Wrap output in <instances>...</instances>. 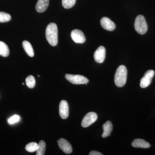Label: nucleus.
I'll return each instance as SVG.
<instances>
[{"instance_id": "obj_4", "label": "nucleus", "mask_w": 155, "mask_h": 155, "mask_svg": "<svg viewBox=\"0 0 155 155\" xmlns=\"http://www.w3.org/2000/svg\"><path fill=\"white\" fill-rule=\"evenodd\" d=\"M65 78L68 81L74 84H87L89 80L83 75L67 74Z\"/></svg>"}, {"instance_id": "obj_6", "label": "nucleus", "mask_w": 155, "mask_h": 155, "mask_svg": "<svg viewBox=\"0 0 155 155\" xmlns=\"http://www.w3.org/2000/svg\"><path fill=\"white\" fill-rule=\"evenodd\" d=\"M97 119V115L95 113L93 112H89L84 116L82 119L81 126L84 127H88L94 123Z\"/></svg>"}, {"instance_id": "obj_3", "label": "nucleus", "mask_w": 155, "mask_h": 155, "mask_svg": "<svg viewBox=\"0 0 155 155\" xmlns=\"http://www.w3.org/2000/svg\"><path fill=\"white\" fill-rule=\"evenodd\" d=\"M134 28L137 33L143 35L146 33L148 26L145 19L143 16L138 15L136 18L134 22Z\"/></svg>"}, {"instance_id": "obj_16", "label": "nucleus", "mask_w": 155, "mask_h": 155, "mask_svg": "<svg viewBox=\"0 0 155 155\" xmlns=\"http://www.w3.org/2000/svg\"><path fill=\"white\" fill-rule=\"evenodd\" d=\"M10 54V50L8 46L4 42L0 41V55L8 57Z\"/></svg>"}, {"instance_id": "obj_15", "label": "nucleus", "mask_w": 155, "mask_h": 155, "mask_svg": "<svg viewBox=\"0 0 155 155\" xmlns=\"http://www.w3.org/2000/svg\"><path fill=\"white\" fill-rule=\"evenodd\" d=\"M22 46L25 52L29 57H33L34 56V52L31 44L27 41L22 42Z\"/></svg>"}, {"instance_id": "obj_10", "label": "nucleus", "mask_w": 155, "mask_h": 155, "mask_svg": "<svg viewBox=\"0 0 155 155\" xmlns=\"http://www.w3.org/2000/svg\"><path fill=\"white\" fill-rule=\"evenodd\" d=\"M59 114L62 119H66L69 115V106L67 101H61L59 105Z\"/></svg>"}, {"instance_id": "obj_17", "label": "nucleus", "mask_w": 155, "mask_h": 155, "mask_svg": "<svg viewBox=\"0 0 155 155\" xmlns=\"http://www.w3.org/2000/svg\"><path fill=\"white\" fill-rule=\"evenodd\" d=\"M46 150V143L43 140H41L38 144L36 155H44Z\"/></svg>"}, {"instance_id": "obj_2", "label": "nucleus", "mask_w": 155, "mask_h": 155, "mask_svg": "<svg viewBox=\"0 0 155 155\" xmlns=\"http://www.w3.org/2000/svg\"><path fill=\"white\" fill-rule=\"evenodd\" d=\"M127 69L124 65L119 66L115 73L114 81L118 87H122L125 85L127 81Z\"/></svg>"}, {"instance_id": "obj_7", "label": "nucleus", "mask_w": 155, "mask_h": 155, "mask_svg": "<svg viewBox=\"0 0 155 155\" xmlns=\"http://www.w3.org/2000/svg\"><path fill=\"white\" fill-rule=\"evenodd\" d=\"M72 40L76 43H84L86 41L85 35L79 29H74L71 33Z\"/></svg>"}, {"instance_id": "obj_19", "label": "nucleus", "mask_w": 155, "mask_h": 155, "mask_svg": "<svg viewBox=\"0 0 155 155\" xmlns=\"http://www.w3.org/2000/svg\"><path fill=\"white\" fill-rule=\"evenodd\" d=\"M25 82L26 85L29 88H32L35 86V78L32 75H29L26 78Z\"/></svg>"}, {"instance_id": "obj_22", "label": "nucleus", "mask_w": 155, "mask_h": 155, "mask_svg": "<svg viewBox=\"0 0 155 155\" xmlns=\"http://www.w3.org/2000/svg\"><path fill=\"white\" fill-rule=\"evenodd\" d=\"M20 117L18 115H14L8 120V122L10 124H13L19 122Z\"/></svg>"}, {"instance_id": "obj_13", "label": "nucleus", "mask_w": 155, "mask_h": 155, "mask_svg": "<svg viewBox=\"0 0 155 155\" xmlns=\"http://www.w3.org/2000/svg\"><path fill=\"white\" fill-rule=\"evenodd\" d=\"M134 147L148 148L150 147V145L148 142L141 139H136L131 143Z\"/></svg>"}, {"instance_id": "obj_14", "label": "nucleus", "mask_w": 155, "mask_h": 155, "mask_svg": "<svg viewBox=\"0 0 155 155\" xmlns=\"http://www.w3.org/2000/svg\"><path fill=\"white\" fill-rule=\"evenodd\" d=\"M113 124L110 121H107L103 125V132L102 137L104 138L108 137L110 135L111 133L113 130Z\"/></svg>"}, {"instance_id": "obj_21", "label": "nucleus", "mask_w": 155, "mask_h": 155, "mask_svg": "<svg viewBox=\"0 0 155 155\" xmlns=\"http://www.w3.org/2000/svg\"><path fill=\"white\" fill-rule=\"evenodd\" d=\"M10 14L4 12H0V22H8L11 20Z\"/></svg>"}, {"instance_id": "obj_12", "label": "nucleus", "mask_w": 155, "mask_h": 155, "mask_svg": "<svg viewBox=\"0 0 155 155\" xmlns=\"http://www.w3.org/2000/svg\"><path fill=\"white\" fill-rule=\"evenodd\" d=\"M49 4V0H38L35 9L39 13H43L47 9Z\"/></svg>"}, {"instance_id": "obj_8", "label": "nucleus", "mask_w": 155, "mask_h": 155, "mask_svg": "<svg viewBox=\"0 0 155 155\" xmlns=\"http://www.w3.org/2000/svg\"><path fill=\"white\" fill-rule=\"evenodd\" d=\"M106 52L105 48L103 46H101L96 50L94 57L97 63L102 64L104 62L106 58Z\"/></svg>"}, {"instance_id": "obj_5", "label": "nucleus", "mask_w": 155, "mask_h": 155, "mask_svg": "<svg viewBox=\"0 0 155 155\" xmlns=\"http://www.w3.org/2000/svg\"><path fill=\"white\" fill-rule=\"evenodd\" d=\"M155 72L153 70H149L145 73L140 81V86L142 88H146L149 86L154 75Z\"/></svg>"}, {"instance_id": "obj_18", "label": "nucleus", "mask_w": 155, "mask_h": 155, "mask_svg": "<svg viewBox=\"0 0 155 155\" xmlns=\"http://www.w3.org/2000/svg\"><path fill=\"white\" fill-rule=\"evenodd\" d=\"M38 148V144L35 142L29 143L25 147V150L28 152L32 153L36 151Z\"/></svg>"}, {"instance_id": "obj_1", "label": "nucleus", "mask_w": 155, "mask_h": 155, "mask_svg": "<svg viewBox=\"0 0 155 155\" xmlns=\"http://www.w3.org/2000/svg\"><path fill=\"white\" fill-rule=\"evenodd\" d=\"M46 37L48 42L52 46H55L58 43V26L55 23H50L46 29Z\"/></svg>"}, {"instance_id": "obj_9", "label": "nucleus", "mask_w": 155, "mask_h": 155, "mask_svg": "<svg viewBox=\"0 0 155 155\" xmlns=\"http://www.w3.org/2000/svg\"><path fill=\"white\" fill-rule=\"evenodd\" d=\"M59 147L65 153L70 154L72 152V148L71 144L64 138H61L57 140Z\"/></svg>"}, {"instance_id": "obj_23", "label": "nucleus", "mask_w": 155, "mask_h": 155, "mask_svg": "<svg viewBox=\"0 0 155 155\" xmlns=\"http://www.w3.org/2000/svg\"><path fill=\"white\" fill-rule=\"evenodd\" d=\"M89 155H103L101 153L96 151L93 150L91 151L89 153Z\"/></svg>"}, {"instance_id": "obj_20", "label": "nucleus", "mask_w": 155, "mask_h": 155, "mask_svg": "<svg viewBox=\"0 0 155 155\" xmlns=\"http://www.w3.org/2000/svg\"><path fill=\"white\" fill-rule=\"evenodd\" d=\"M75 2L76 0H62V5L66 9L71 8L74 6Z\"/></svg>"}, {"instance_id": "obj_11", "label": "nucleus", "mask_w": 155, "mask_h": 155, "mask_svg": "<svg viewBox=\"0 0 155 155\" xmlns=\"http://www.w3.org/2000/svg\"><path fill=\"white\" fill-rule=\"evenodd\" d=\"M101 24L104 29L109 31H113L116 28L115 23L108 17H103L101 20Z\"/></svg>"}]
</instances>
